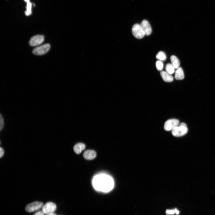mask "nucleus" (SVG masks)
I'll list each match as a JSON object with an SVG mask.
<instances>
[{
	"label": "nucleus",
	"mask_w": 215,
	"mask_h": 215,
	"mask_svg": "<svg viewBox=\"0 0 215 215\" xmlns=\"http://www.w3.org/2000/svg\"><path fill=\"white\" fill-rule=\"evenodd\" d=\"M96 179V183L94 184L95 188L104 192H108L113 188V184L109 177L105 176H100Z\"/></svg>",
	"instance_id": "f257e3e1"
},
{
	"label": "nucleus",
	"mask_w": 215,
	"mask_h": 215,
	"mask_svg": "<svg viewBox=\"0 0 215 215\" xmlns=\"http://www.w3.org/2000/svg\"><path fill=\"white\" fill-rule=\"evenodd\" d=\"M171 131L172 133L174 136L179 137L186 134L188 132V129L186 124L182 122L174 128Z\"/></svg>",
	"instance_id": "f03ea898"
},
{
	"label": "nucleus",
	"mask_w": 215,
	"mask_h": 215,
	"mask_svg": "<svg viewBox=\"0 0 215 215\" xmlns=\"http://www.w3.org/2000/svg\"><path fill=\"white\" fill-rule=\"evenodd\" d=\"M132 31L133 36L138 39H142L145 35L140 24H136L133 26Z\"/></svg>",
	"instance_id": "7ed1b4c3"
},
{
	"label": "nucleus",
	"mask_w": 215,
	"mask_h": 215,
	"mask_svg": "<svg viewBox=\"0 0 215 215\" xmlns=\"http://www.w3.org/2000/svg\"><path fill=\"white\" fill-rule=\"evenodd\" d=\"M50 46L49 44H46L38 46L33 50V54L37 55H42L47 53L50 48Z\"/></svg>",
	"instance_id": "20e7f679"
},
{
	"label": "nucleus",
	"mask_w": 215,
	"mask_h": 215,
	"mask_svg": "<svg viewBox=\"0 0 215 215\" xmlns=\"http://www.w3.org/2000/svg\"><path fill=\"white\" fill-rule=\"evenodd\" d=\"M43 205L42 202H34L27 205L25 207V210L28 212H32L42 208Z\"/></svg>",
	"instance_id": "39448f33"
},
{
	"label": "nucleus",
	"mask_w": 215,
	"mask_h": 215,
	"mask_svg": "<svg viewBox=\"0 0 215 215\" xmlns=\"http://www.w3.org/2000/svg\"><path fill=\"white\" fill-rule=\"evenodd\" d=\"M56 208V206L54 203L50 202L43 205L42 211L44 214H48L54 213Z\"/></svg>",
	"instance_id": "423d86ee"
},
{
	"label": "nucleus",
	"mask_w": 215,
	"mask_h": 215,
	"mask_svg": "<svg viewBox=\"0 0 215 215\" xmlns=\"http://www.w3.org/2000/svg\"><path fill=\"white\" fill-rule=\"evenodd\" d=\"M179 125V121L177 119H170L167 120L164 125V129L166 131L172 130Z\"/></svg>",
	"instance_id": "0eeeda50"
},
{
	"label": "nucleus",
	"mask_w": 215,
	"mask_h": 215,
	"mask_svg": "<svg viewBox=\"0 0 215 215\" xmlns=\"http://www.w3.org/2000/svg\"><path fill=\"white\" fill-rule=\"evenodd\" d=\"M44 40L43 35H36L33 36L30 40L29 44L31 46H36L42 44Z\"/></svg>",
	"instance_id": "6e6552de"
},
{
	"label": "nucleus",
	"mask_w": 215,
	"mask_h": 215,
	"mask_svg": "<svg viewBox=\"0 0 215 215\" xmlns=\"http://www.w3.org/2000/svg\"><path fill=\"white\" fill-rule=\"evenodd\" d=\"M140 25L145 32V35H149L152 32V29L149 22L146 20H144L141 22Z\"/></svg>",
	"instance_id": "1a4fd4ad"
},
{
	"label": "nucleus",
	"mask_w": 215,
	"mask_h": 215,
	"mask_svg": "<svg viewBox=\"0 0 215 215\" xmlns=\"http://www.w3.org/2000/svg\"><path fill=\"white\" fill-rule=\"evenodd\" d=\"M96 152L92 150H87L83 154L84 158L87 160L93 159L96 157Z\"/></svg>",
	"instance_id": "9d476101"
},
{
	"label": "nucleus",
	"mask_w": 215,
	"mask_h": 215,
	"mask_svg": "<svg viewBox=\"0 0 215 215\" xmlns=\"http://www.w3.org/2000/svg\"><path fill=\"white\" fill-rule=\"evenodd\" d=\"M160 75L163 80L167 82H171L173 80V77L166 71H162L160 73Z\"/></svg>",
	"instance_id": "9b49d317"
},
{
	"label": "nucleus",
	"mask_w": 215,
	"mask_h": 215,
	"mask_svg": "<svg viewBox=\"0 0 215 215\" xmlns=\"http://www.w3.org/2000/svg\"><path fill=\"white\" fill-rule=\"evenodd\" d=\"M175 78L177 80H182L184 78L183 71L181 67H179L175 71Z\"/></svg>",
	"instance_id": "f8f14e48"
},
{
	"label": "nucleus",
	"mask_w": 215,
	"mask_h": 215,
	"mask_svg": "<svg viewBox=\"0 0 215 215\" xmlns=\"http://www.w3.org/2000/svg\"><path fill=\"white\" fill-rule=\"evenodd\" d=\"M85 145L84 144L79 143L76 144L74 146L73 150L76 153L79 154L85 149Z\"/></svg>",
	"instance_id": "ddd939ff"
},
{
	"label": "nucleus",
	"mask_w": 215,
	"mask_h": 215,
	"mask_svg": "<svg viewBox=\"0 0 215 215\" xmlns=\"http://www.w3.org/2000/svg\"><path fill=\"white\" fill-rule=\"evenodd\" d=\"M171 64L175 69H177L179 67L180 62L178 58L175 56L172 55L170 57Z\"/></svg>",
	"instance_id": "4468645a"
},
{
	"label": "nucleus",
	"mask_w": 215,
	"mask_h": 215,
	"mask_svg": "<svg viewBox=\"0 0 215 215\" xmlns=\"http://www.w3.org/2000/svg\"><path fill=\"white\" fill-rule=\"evenodd\" d=\"M174 69L175 68L171 64L168 63L165 66L166 72L170 74L171 75L174 73Z\"/></svg>",
	"instance_id": "2eb2a0df"
},
{
	"label": "nucleus",
	"mask_w": 215,
	"mask_h": 215,
	"mask_svg": "<svg viewBox=\"0 0 215 215\" xmlns=\"http://www.w3.org/2000/svg\"><path fill=\"white\" fill-rule=\"evenodd\" d=\"M156 57L160 61H165L166 59V56L165 53L162 51H160L157 53Z\"/></svg>",
	"instance_id": "dca6fc26"
},
{
	"label": "nucleus",
	"mask_w": 215,
	"mask_h": 215,
	"mask_svg": "<svg viewBox=\"0 0 215 215\" xmlns=\"http://www.w3.org/2000/svg\"><path fill=\"white\" fill-rule=\"evenodd\" d=\"M32 6V4L30 1L27 3L26 10L25 12V14L27 16H29L31 14Z\"/></svg>",
	"instance_id": "f3484780"
},
{
	"label": "nucleus",
	"mask_w": 215,
	"mask_h": 215,
	"mask_svg": "<svg viewBox=\"0 0 215 215\" xmlns=\"http://www.w3.org/2000/svg\"><path fill=\"white\" fill-rule=\"evenodd\" d=\"M156 68L158 70L161 71L163 69V64L161 61L159 60L156 61Z\"/></svg>",
	"instance_id": "a211bd4d"
},
{
	"label": "nucleus",
	"mask_w": 215,
	"mask_h": 215,
	"mask_svg": "<svg viewBox=\"0 0 215 215\" xmlns=\"http://www.w3.org/2000/svg\"><path fill=\"white\" fill-rule=\"evenodd\" d=\"M0 130L1 131L3 129L4 125V121L2 115L1 114L0 116Z\"/></svg>",
	"instance_id": "6ab92c4d"
},
{
	"label": "nucleus",
	"mask_w": 215,
	"mask_h": 215,
	"mask_svg": "<svg viewBox=\"0 0 215 215\" xmlns=\"http://www.w3.org/2000/svg\"><path fill=\"white\" fill-rule=\"evenodd\" d=\"M167 215H173L175 214V209L167 210L166 211Z\"/></svg>",
	"instance_id": "aec40b11"
},
{
	"label": "nucleus",
	"mask_w": 215,
	"mask_h": 215,
	"mask_svg": "<svg viewBox=\"0 0 215 215\" xmlns=\"http://www.w3.org/2000/svg\"><path fill=\"white\" fill-rule=\"evenodd\" d=\"M44 214L42 211H39L35 213L33 215H44Z\"/></svg>",
	"instance_id": "412c9836"
},
{
	"label": "nucleus",
	"mask_w": 215,
	"mask_h": 215,
	"mask_svg": "<svg viewBox=\"0 0 215 215\" xmlns=\"http://www.w3.org/2000/svg\"><path fill=\"white\" fill-rule=\"evenodd\" d=\"M0 158H1L3 155L4 154V149L1 148H0Z\"/></svg>",
	"instance_id": "4be33fe9"
},
{
	"label": "nucleus",
	"mask_w": 215,
	"mask_h": 215,
	"mask_svg": "<svg viewBox=\"0 0 215 215\" xmlns=\"http://www.w3.org/2000/svg\"><path fill=\"white\" fill-rule=\"evenodd\" d=\"M175 209V214L176 215H178L179 214V211L176 208Z\"/></svg>",
	"instance_id": "5701e85b"
},
{
	"label": "nucleus",
	"mask_w": 215,
	"mask_h": 215,
	"mask_svg": "<svg viewBox=\"0 0 215 215\" xmlns=\"http://www.w3.org/2000/svg\"><path fill=\"white\" fill-rule=\"evenodd\" d=\"M47 215H57L56 214H55V213H50V214H47Z\"/></svg>",
	"instance_id": "b1692460"
},
{
	"label": "nucleus",
	"mask_w": 215,
	"mask_h": 215,
	"mask_svg": "<svg viewBox=\"0 0 215 215\" xmlns=\"http://www.w3.org/2000/svg\"><path fill=\"white\" fill-rule=\"evenodd\" d=\"M27 3L30 1L29 0H24Z\"/></svg>",
	"instance_id": "393cba45"
}]
</instances>
